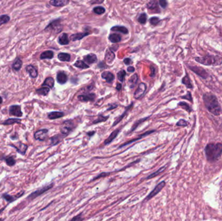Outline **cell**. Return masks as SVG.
Segmentation results:
<instances>
[{
	"label": "cell",
	"mask_w": 222,
	"mask_h": 221,
	"mask_svg": "<svg viewBox=\"0 0 222 221\" xmlns=\"http://www.w3.org/2000/svg\"><path fill=\"white\" fill-rule=\"evenodd\" d=\"M203 100L208 112L216 116L220 115L221 108L216 95L212 93H206L203 96Z\"/></svg>",
	"instance_id": "6da1fadb"
},
{
	"label": "cell",
	"mask_w": 222,
	"mask_h": 221,
	"mask_svg": "<svg viewBox=\"0 0 222 221\" xmlns=\"http://www.w3.org/2000/svg\"><path fill=\"white\" fill-rule=\"evenodd\" d=\"M205 152L207 161L209 162H216L222 154V144L220 143H208L205 147Z\"/></svg>",
	"instance_id": "7a4b0ae2"
},
{
	"label": "cell",
	"mask_w": 222,
	"mask_h": 221,
	"mask_svg": "<svg viewBox=\"0 0 222 221\" xmlns=\"http://www.w3.org/2000/svg\"><path fill=\"white\" fill-rule=\"evenodd\" d=\"M195 60L201 64L207 66H218L222 64V58L219 56L206 55L202 57H196Z\"/></svg>",
	"instance_id": "3957f363"
},
{
	"label": "cell",
	"mask_w": 222,
	"mask_h": 221,
	"mask_svg": "<svg viewBox=\"0 0 222 221\" xmlns=\"http://www.w3.org/2000/svg\"><path fill=\"white\" fill-rule=\"evenodd\" d=\"M62 25L60 24V20H57L50 23L45 29L46 31H54L55 33H59L62 31Z\"/></svg>",
	"instance_id": "277c9868"
},
{
	"label": "cell",
	"mask_w": 222,
	"mask_h": 221,
	"mask_svg": "<svg viewBox=\"0 0 222 221\" xmlns=\"http://www.w3.org/2000/svg\"><path fill=\"white\" fill-rule=\"evenodd\" d=\"M73 129L74 125L72 121H66L63 123V125L61 127V129H60V133L66 137V136H68L69 134V133L70 132L72 131Z\"/></svg>",
	"instance_id": "5b68a950"
},
{
	"label": "cell",
	"mask_w": 222,
	"mask_h": 221,
	"mask_svg": "<svg viewBox=\"0 0 222 221\" xmlns=\"http://www.w3.org/2000/svg\"><path fill=\"white\" fill-rule=\"evenodd\" d=\"M53 186V183H51V184H48V185H46L45 186L41 187V188L36 190V191L31 193V195L28 196V199H35L36 197L41 195L42 194L44 193L45 192L47 191H48L49 189L52 188Z\"/></svg>",
	"instance_id": "8992f818"
},
{
	"label": "cell",
	"mask_w": 222,
	"mask_h": 221,
	"mask_svg": "<svg viewBox=\"0 0 222 221\" xmlns=\"http://www.w3.org/2000/svg\"><path fill=\"white\" fill-rule=\"evenodd\" d=\"M165 185H166V182H164V181H162V182H160L159 184H158V185H157L155 186V187L154 189L149 194V195H148L146 197L144 200L148 201V200H149L151 199H152L153 197H154L155 196L157 195L158 193L160 192V191L163 189V187H164Z\"/></svg>",
	"instance_id": "52a82bcc"
},
{
	"label": "cell",
	"mask_w": 222,
	"mask_h": 221,
	"mask_svg": "<svg viewBox=\"0 0 222 221\" xmlns=\"http://www.w3.org/2000/svg\"><path fill=\"white\" fill-rule=\"evenodd\" d=\"M147 89V86L145 83L142 82L138 86L136 90L134 93V97L136 99H140L144 96V93H146Z\"/></svg>",
	"instance_id": "ba28073f"
},
{
	"label": "cell",
	"mask_w": 222,
	"mask_h": 221,
	"mask_svg": "<svg viewBox=\"0 0 222 221\" xmlns=\"http://www.w3.org/2000/svg\"><path fill=\"white\" fill-rule=\"evenodd\" d=\"M188 68H189L193 72L196 73V75H197L198 76H200V77L203 78L204 79H207V77H208V73L206 71H205V69H204L202 68H201V67L188 66Z\"/></svg>",
	"instance_id": "9c48e42d"
},
{
	"label": "cell",
	"mask_w": 222,
	"mask_h": 221,
	"mask_svg": "<svg viewBox=\"0 0 222 221\" xmlns=\"http://www.w3.org/2000/svg\"><path fill=\"white\" fill-rule=\"evenodd\" d=\"M10 115L14 116L18 118H20L22 116V112L21 110V106L19 105H12L9 108Z\"/></svg>",
	"instance_id": "30bf717a"
},
{
	"label": "cell",
	"mask_w": 222,
	"mask_h": 221,
	"mask_svg": "<svg viewBox=\"0 0 222 221\" xmlns=\"http://www.w3.org/2000/svg\"><path fill=\"white\" fill-rule=\"evenodd\" d=\"M48 129H41L35 133V138L38 141H44L48 136Z\"/></svg>",
	"instance_id": "8fae6325"
},
{
	"label": "cell",
	"mask_w": 222,
	"mask_h": 221,
	"mask_svg": "<svg viewBox=\"0 0 222 221\" xmlns=\"http://www.w3.org/2000/svg\"><path fill=\"white\" fill-rule=\"evenodd\" d=\"M154 132H155V130H149V131H147V132H145V133H144V134H142L140 135L139 137H138V138H136L135 139H131V140L129 141V142L124 143L123 144H122V145H121L119 147V149L122 148V147H125V146H126V145H129V144H131L132 143H133V142H136V141H137V140L141 139L142 138H144V137H146V136H148V135L151 134L153 133Z\"/></svg>",
	"instance_id": "7c38bea8"
},
{
	"label": "cell",
	"mask_w": 222,
	"mask_h": 221,
	"mask_svg": "<svg viewBox=\"0 0 222 221\" xmlns=\"http://www.w3.org/2000/svg\"><path fill=\"white\" fill-rule=\"evenodd\" d=\"M96 98V95L94 93H86V94L80 95L78 96V99L81 101H94Z\"/></svg>",
	"instance_id": "4fadbf2b"
},
{
	"label": "cell",
	"mask_w": 222,
	"mask_h": 221,
	"mask_svg": "<svg viewBox=\"0 0 222 221\" xmlns=\"http://www.w3.org/2000/svg\"><path fill=\"white\" fill-rule=\"evenodd\" d=\"M57 82L60 84H65L67 82V80H68V77H67L65 72H60L57 73Z\"/></svg>",
	"instance_id": "5bb4252c"
},
{
	"label": "cell",
	"mask_w": 222,
	"mask_h": 221,
	"mask_svg": "<svg viewBox=\"0 0 222 221\" xmlns=\"http://www.w3.org/2000/svg\"><path fill=\"white\" fill-rule=\"evenodd\" d=\"M120 129L114 130V131L110 134V135L108 137V138L105 140V142H104L105 145H108V144H109V143L112 142V141L116 138V136L118 135V134L120 132Z\"/></svg>",
	"instance_id": "9a60e30c"
},
{
	"label": "cell",
	"mask_w": 222,
	"mask_h": 221,
	"mask_svg": "<svg viewBox=\"0 0 222 221\" xmlns=\"http://www.w3.org/2000/svg\"><path fill=\"white\" fill-rule=\"evenodd\" d=\"M133 105H134V104L132 103L130 105H129L127 107L126 109V110H125V112H124L122 113V115H121V116L119 117V118H117L116 120L114 122L113 125H112V126H116V125H118V123L121 121H122V120L123 119L124 117H125L127 113V112H129V110L130 109H131V108H133Z\"/></svg>",
	"instance_id": "2e32d148"
},
{
	"label": "cell",
	"mask_w": 222,
	"mask_h": 221,
	"mask_svg": "<svg viewBox=\"0 0 222 221\" xmlns=\"http://www.w3.org/2000/svg\"><path fill=\"white\" fill-rule=\"evenodd\" d=\"M70 0H50V4L55 6H63L68 4Z\"/></svg>",
	"instance_id": "e0dca14e"
},
{
	"label": "cell",
	"mask_w": 222,
	"mask_h": 221,
	"mask_svg": "<svg viewBox=\"0 0 222 221\" xmlns=\"http://www.w3.org/2000/svg\"><path fill=\"white\" fill-rule=\"evenodd\" d=\"M102 77L106 80L107 82L110 83L112 82L114 79V75L113 73L110 72H105L102 74Z\"/></svg>",
	"instance_id": "ac0fdd59"
},
{
	"label": "cell",
	"mask_w": 222,
	"mask_h": 221,
	"mask_svg": "<svg viewBox=\"0 0 222 221\" xmlns=\"http://www.w3.org/2000/svg\"><path fill=\"white\" fill-rule=\"evenodd\" d=\"M26 71L27 72L29 73V75L31 76L32 78H36V77L38 76V72H37V69L32 65H29L27 66Z\"/></svg>",
	"instance_id": "d6986e66"
},
{
	"label": "cell",
	"mask_w": 222,
	"mask_h": 221,
	"mask_svg": "<svg viewBox=\"0 0 222 221\" xmlns=\"http://www.w3.org/2000/svg\"><path fill=\"white\" fill-rule=\"evenodd\" d=\"M84 60H85L86 63L90 64H94L96 62L97 58L96 55L93 54V53H90V54H89L84 56Z\"/></svg>",
	"instance_id": "ffe728a7"
},
{
	"label": "cell",
	"mask_w": 222,
	"mask_h": 221,
	"mask_svg": "<svg viewBox=\"0 0 222 221\" xmlns=\"http://www.w3.org/2000/svg\"><path fill=\"white\" fill-rule=\"evenodd\" d=\"M23 193H24V191H22L21 193H20L17 196H16L9 195H8V194H3V198L5 199L9 202H13V201H15L16 199H18L19 197L22 196L23 195Z\"/></svg>",
	"instance_id": "44dd1931"
},
{
	"label": "cell",
	"mask_w": 222,
	"mask_h": 221,
	"mask_svg": "<svg viewBox=\"0 0 222 221\" xmlns=\"http://www.w3.org/2000/svg\"><path fill=\"white\" fill-rule=\"evenodd\" d=\"M89 35V32H79L75 33V34L72 35L70 36V39L72 41H76V40H79L83 39L86 36H88Z\"/></svg>",
	"instance_id": "7402d4cb"
},
{
	"label": "cell",
	"mask_w": 222,
	"mask_h": 221,
	"mask_svg": "<svg viewBox=\"0 0 222 221\" xmlns=\"http://www.w3.org/2000/svg\"><path fill=\"white\" fill-rule=\"evenodd\" d=\"M65 136L61 134H58V135H55L54 136H53L52 138L50 139V141H51V145H57V144L59 143L60 142H61L62 139L65 138Z\"/></svg>",
	"instance_id": "603a6c76"
},
{
	"label": "cell",
	"mask_w": 222,
	"mask_h": 221,
	"mask_svg": "<svg viewBox=\"0 0 222 221\" xmlns=\"http://www.w3.org/2000/svg\"><path fill=\"white\" fill-rule=\"evenodd\" d=\"M59 43L60 45H68L70 43V40L68 38V35L66 33H63L59 38Z\"/></svg>",
	"instance_id": "cb8c5ba5"
},
{
	"label": "cell",
	"mask_w": 222,
	"mask_h": 221,
	"mask_svg": "<svg viewBox=\"0 0 222 221\" xmlns=\"http://www.w3.org/2000/svg\"><path fill=\"white\" fill-rule=\"evenodd\" d=\"M65 116V113L62 112H52L48 115V118L50 119H56L62 118Z\"/></svg>",
	"instance_id": "d4e9b609"
},
{
	"label": "cell",
	"mask_w": 222,
	"mask_h": 221,
	"mask_svg": "<svg viewBox=\"0 0 222 221\" xmlns=\"http://www.w3.org/2000/svg\"><path fill=\"white\" fill-rule=\"evenodd\" d=\"M138 80H139V77H138L136 74H134L132 77H131V78L129 79L128 81V84L130 88H134L136 86Z\"/></svg>",
	"instance_id": "484cf974"
},
{
	"label": "cell",
	"mask_w": 222,
	"mask_h": 221,
	"mask_svg": "<svg viewBox=\"0 0 222 221\" xmlns=\"http://www.w3.org/2000/svg\"><path fill=\"white\" fill-rule=\"evenodd\" d=\"M182 83L183 84L186 86V88H190V89L193 88V85H192V84L190 79L187 73H186V75H185L182 79Z\"/></svg>",
	"instance_id": "4316f807"
},
{
	"label": "cell",
	"mask_w": 222,
	"mask_h": 221,
	"mask_svg": "<svg viewBox=\"0 0 222 221\" xmlns=\"http://www.w3.org/2000/svg\"><path fill=\"white\" fill-rule=\"evenodd\" d=\"M111 31L114 32H119L123 33V34H127L128 33V29L123 26H114L111 28Z\"/></svg>",
	"instance_id": "83f0119b"
},
{
	"label": "cell",
	"mask_w": 222,
	"mask_h": 221,
	"mask_svg": "<svg viewBox=\"0 0 222 221\" xmlns=\"http://www.w3.org/2000/svg\"><path fill=\"white\" fill-rule=\"evenodd\" d=\"M11 146H13V145H11ZM13 147H15V148L16 149V150H17V151L22 155H25L26 151H27V149H28V145H25V144H24V143H20L19 144L18 147H16L15 146H13Z\"/></svg>",
	"instance_id": "f1b7e54d"
},
{
	"label": "cell",
	"mask_w": 222,
	"mask_h": 221,
	"mask_svg": "<svg viewBox=\"0 0 222 221\" xmlns=\"http://www.w3.org/2000/svg\"><path fill=\"white\" fill-rule=\"evenodd\" d=\"M115 58V55L113 53V51H111L110 49H108L106 52L105 54V60L109 63L112 62Z\"/></svg>",
	"instance_id": "f546056e"
},
{
	"label": "cell",
	"mask_w": 222,
	"mask_h": 221,
	"mask_svg": "<svg viewBox=\"0 0 222 221\" xmlns=\"http://www.w3.org/2000/svg\"><path fill=\"white\" fill-rule=\"evenodd\" d=\"M55 84L54 79L52 77H48L46 79L44 82L42 84V86H47L49 88H53Z\"/></svg>",
	"instance_id": "4dcf8cb0"
},
{
	"label": "cell",
	"mask_w": 222,
	"mask_h": 221,
	"mask_svg": "<svg viewBox=\"0 0 222 221\" xmlns=\"http://www.w3.org/2000/svg\"><path fill=\"white\" fill-rule=\"evenodd\" d=\"M109 40L112 43H118L121 41L122 40V37L121 36L116 34V33H113V34H110L109 36Z\"/></svg>",
	"instance_id": "1f68e13d"
},
{
	"label": "cell",
	"mask_w": 222,
	"mask_h": 221,
	"mask_svg": "<svg viewBox=\"0 0 222 221\" xmlns=\"http://www.w3.org/2000/svg\"><path fill=\"white\" fill-rule=\"evenodd\" d=\"M147 8L149 10H157V11H159L157 0H151V1H150L147 4Z\"/></svg>",
	"instance_id": "d6a6232c"
},
{
	"label": "cell",
	"mask_w": 222,
	"mask_h": 221,
	"mask_svg": "<svg viewBox=\"0 0 222 221\" xmlns=\"http://www.w3.org/2000/svg\"><path fill=\"white\" fill-rule=\"evenodd\" d=\"M53 52L52 51H46L43 52L41 55H40V59H52L53 58Z\"/></svg>",
	"instance_id": "836d02e7"
},
{
	"label": "cell",
	"mask_w": 222,
	"mask_h": 221,
	"mask_svg": "<svg viewBox=\"0 0 222 221\" xmlns=\"http://www.w3.org/2000/svg\"><path fill=\"white\" fill-rule=\"evenodd\" d=\"M58 58L62 62H69L70 60V55L66 53H60L58 55Z\"/></svg>",
	"instance_id": "e575fe53"
},
{
	"label": "cell",
	"mask_w": 222,
	"mask_h": 221,
	"mask_svg": "<svg viewBox=\"0 0 222 221\" xmlns=\"http://www.w3.org/2000/svg\"><path fill=\"white\" fill-rule=\"evenodd\" d=\"M166 167V165L165 166H163L162 167H160V168L159 169H158L156 172H155L153 173H151V175H149V176H148L147 177V178H146V179L147 180H149V179H151V178H154V177H155V176H157L158 175H159L160 173H162L164 171V170H165Z\"/></svg>",
	"instance_id": "d590c367"
},
{
	"label": "cell",
	"mask_w": 222,
	"mask_h": 221,
	"mask_svg": "<svg viewBox=\"0 0 222 221\" xmlns=\"http://www.w3.org/2000/svg\"><path fill=\"white\" fill-rule=\"evenodd\" d=\"M22 66V61L21 59L18 58H16L15 62L13 63L12 64V68L14 69L15 71H19V70L21 69Z\"/></svg>",
	"instance_id": "8d00e7d4"
},
{
	"label": "cell",
	"mask_w": 222,
	"mask_h": 221,
	"mask_svg": "<svg viewBox=\"0 0 222 221\" xmlns=\"http://www.w3.org/2000/svg\"><path fill=\"white\" fill-rule=\"evenodd\" d=\"M149 118V117H146V118H142V119H139V120H138L137 121H136L135 123H134V125H133L132 128H131V130H130V132H131L134 131V130H135V129L137 128L138 126H139L140 125H141V124H142L143 122H144V121H146L147 119H148Z\"/></svg>",
	"instance_id": "74e56055"
},
{
	"label": "cell",
	"mask_w": 222,
	"mask_h": 221,
	"mask_svg": "<svg viewBox=\"0 0 222 221\" xmlns=\"http://www.w3.org/2000/svg\"><path fill=\"white\" fill-rule=\"evenodd\" d=\"M36 93L40 95H44V96H46L48 94L49 92V88L48 87H42L41 88H39L38 90H36Z\"/></svg>",
	"instance_id": "f35d334b"
},
{
	"label": "cell",
	"mask_w": 222,
	"mask_h": 221,
	"mask_svg": "<svg viewBox=\"0 0 222 221\" xmlns=\"http://www.w3.org/2000/svg\"><path fill=\"white\" fill-rule=\"evenodd\" d=\"M74 66L80 69L89 68V66L88 64H86L84 61H83V60H77V61L74 64Z\"/></svg>",
	"instance_id": "ab89813d"
},
{
	"label": "cell",
	"mask_w": 222,
	"mask_h": 221,
	"mask_svg": "<svg viewBox=\"0 0 222 221\" xmlns=\"http://www.w3.org/2000/svg\"><path fill=\"white\" fill-rule=\"evenodd\" d=\"M22 121V120L20 119H15V118H11L6 120L3 123V125H12L15 123H20Z\"/></svg>",
	"instance_id": "60d3db41"
},
{
	"label": "cell",
	"mask_w": 222,
	"mask_h": 221,
	"mask_svg": "<svg viewBox=\"0 0 222 221\" xmlns=\"http://www.w3.org/2000/svg\"><path fill=\"white\" fill-rule=\"evenodd\" d=\"M178 106H181V108H183V109H184L188 113H190L192 111V109L191 108V107L190 106V105H188V103H186V102H180L179 104H178Z\"/></svg>",
	"instance_id": "b9f144b4"
},
{
	"label": "cell",
	"mask_w": 222,
	"mask_h": 221,
	"mask_svg": "<svg viewBox=\"0 0 222 221\" xmlns=\"http://www.w3.org/2000/svg\"><path fill=\"white\" fill-rule=\"evenodd\" d=\"M109 116H104L103 115H99L95 121H94L93 124H97L99 123L106 121L109 119Z\"/></svg>",
	"instance_id": "7bdbcfd3"
},
{
	"label": "cell",
	"mask_w": 222,
	"mask_h": 221,
	"mask_svg": "<svg viewBox=\"0 0 222 221\" xmlns=\"http://www.w3.org/2000/svg\"><path fill=\"white\" fill-rule=\"evenodd\" d=\"M93 11L96 13V14L98 15H101V14H103V13H105V8L102 7V6H96V7L94 8Z\"/></svg>",
	"instance_id": "ee69618b"
},
{
	"label": "cell",
	"mask_w": 222,
	"mask_h": 221,
	"mask_svg": "<svg viewBox=\"0 0 222 221\" xmlns=\"http://www.w3.org/2000/svg\"><path fill=\"white\" fill-rule=\"evenodd\" d=\"M10 20V17L8 15L0 16V26L7 23Z\"/></svg>",
	"instance_id": "f6af8a7d"
},
{
	"label": "cell",
	"mask_w": 222,
	"mask_h": 221,
	"mask_svg": "<svg viewBox=\"0 0 222 221\" xmlns=\"http://www.w3.org/2000/svg\"><path fill=\"white\" fill-rule=\"evenodd\" d=\"M126 75V72L125 70H121L118 73L117 76H118V79L121 82H123L124 79H125V77Z\"/></svg>",
	"instance_id": "bcb514c9"
},
{
	"label": "cell",
	"mask_w": 222,
	"mask_h": 221,
	"mask_svg": "<svg viewBox=\"0 0 222 221\" xmlns=\"http://www.w3.org/2000/svg\"><path fill=\"white\" fill-rule=\"evenodd\" d=\"M138 21L141 24H145L147 22V15L146 13H142V14H140L139 18H138Z\"/></svg>",
	"instance_id": "7dc6e473"
},
{
	"label": "cell",
	"mask_w": 222,
	"mask_h": 221,
	"mask_svg": "<svg viewBox=\"0 0 222 221\" xmlns=\"http://www.w3.org/2000/svg\"><path fill=\"white\" fill-rule=\"evenodd\" d=\"M5 162H6V163L9 166L15 165V163H16V161L15 160V159L13 158V157H12V156L7 158L5 159Z\"/></svg>",
	"instance_id": "c3c4849f"
},
{
	"label": "cell",
	"mask_w": 222,
	"mask_h": 221,
	"mask_svg": "<svg viewBox=\"0 0 222 221\" xmlns=\"http://www.w3.org/2000/svg\"><path fill=\"white\" fill-rule=\"evenodd\" d=\"M176 125L178 126L184 127V126H186L188 125V121H186L184 120V119H180L179 121L177 123Z\"/></svg>",
	"instance_id": "681fc988"
},
{
	"label": "cell",
	"mask_w": 222,
	"mask_h": 221,
	"mask_svg": "<svg viewBox=\"0 0 222 221\" xmlns=\"http://www.w3.org/2000/svg\"><path fill=\"white\" fill-rule=\"evenodd\" d=\"M149 22L151 25H157L158 23L160 22V19L157 17H153L151 18L149 20Z\"/></svg>",
	"instance_id": "f907efd6"
},
{
	"label": "cell",
	"mask_w": 222,
	"mask_h": 221,
	"mask_svg": "<svg viewBox=\"0 0 222 221\" xmlns=\"http://www.w3.org/2000/svg\"><path fill=\"white\" fill-rule=\"evenodd\" d=\"M181 99H186L188 100H190V102H193V99H192V94L190 92H188L187 94L181 96Z\"/></svg>",
	"instance_id": "816d5d0a"
},
{
	"label": "cell",
	"mask_w": 222,
	"mask_h": 221,
	"mask_svg": "<svg viewBox=\"0 0 222 221\" xmlns=\"http://www.w3.org/2000/svg\"><path fill=\"white\" fill-rule=\"evenodd\" d=\"M110 173H101V174H99V175L98 176H97L96 177H95V178H94L91 180V182H92V181H94V180H96L99 179V178H102V177H105V176H109V175H110Z\"/></svg>",
	"instance_id": "f5cc1de1"
},
{
	"label": "cell",
	"mask_w": 222,
	"mask_h": 221,
	"mask_svg": "<svg viewBox=\"0 0 222 221\" xmlns=\"http://www.w3.org/2000/svg\"><path fill=\"white\" fill-rule=\"evenodd\" d=\"M159 5L161 6V7L165 9L168 5V2L166 0H159Z\"/></svg>",
	"instance_id": "db71d44e"
},
{
	"label": "cell",
	"mask_w": 222,
	"mask_h": 221,
	"mask_svg": "<svg viewBox=\"0 0 222 221\" xmlns=\"http://www.w3.org/2000/svg\"><path fill=\"white\" fill-rule=\"evenodd\" d=\"M104 0H89L90 4H99L103 2Z\"/></svg>",
	"instance_id": "11a10c76"
},
{
	"label": "cell",
	"mask_w": 222,
	"mask_h": 221,
	"mask_svg": "<svg viewBox=\"0 0 222 221\" xmlns=\"http://www.w3.org/2000/svg\"><path fill=\"white\" fill-rule=\"evenodd\" d=\"M118 106V105L116 103H112L111 104V105H110V107L109 108L107 109V111H109V110H113V109H115L116 108H117Z\"/></svg>",
	"instance_id": "9f6ffc18"
},
{
	"label": "cell",
	"mask_w": 222,
	"mask_h": 221,
	"mask_svg": "<svg viewBox=\"0 0 222 221\" xmlns=\"http://www.w3.org/2000/svg\"><path fill=\"white\" fill-rule=\"evenodd\" d=\"M123 62H124V63H125V64L129 65L131 63V60L129 58H126L124 59Z\"/></svg>",
	"instance_id": "6f0895ef"
},
{
	"label": "cell",
	"mask_w": 222,
	"mask_h": 221,
	"mask_svg": "<svg viewBox=\"0 0 222 221\" xmlns=\"http://www.w3.org/2000/svg\"><path fill=\"white\" fill-rule=\"evenodd\" d=\"M81 214H80V215H77L75 217H73V218L72 219V220H83V219L81 218Z\"/></svg>",
	"instance_id": "680465c9"
},
{
	"label": "cell",
	"mask_w": 222,
	"mask_h": 221,
	"mask_svg": "<svg viewBox=\"0 0 222 221\" xmlns=\"http://www.w3.org/2000/svg\"><path fill=\"white\" fill-rule=\"evenodd\" d=\"M134 70H135V69H134V67L133 66H129L127 68V72H130V73H132V72H134Z\"/></svg>",
	"instance_id": "91938a15"
},
{
	"label": "cell",
	"mask_w": 222,
	"mask_h": 221,
	"mask_svg": "<svg viewBox=\"0 0 222 221\" xmlns=\"http://www.w3.org/2000/svg\"><path fill=\"white\" fill-rule=\"evenodd\" d=\"M116 88L118 91H120V90H121V89H122V84L118 83L116 84Z\"/></svg>",
	"instance_id": "94428289"
},
{
	"label": "cell",
	"mask_w": 222,
	"mask_h": 221,
	"mask_svg": "<svg viewBox=\"0 0 222 221\" xmlns=\"http://www.w3.org/2000/svg\"><path fill=\"white\" fill-rule=\"evenodd\" d=\"M151 77H153L155 75V68L152 66L151 67Z\"/></svg>",
	"instance_id": "6125c7cd"
},
{
	"label": "cell",
	"mask_w": 222,
	"mask_h": 221,
	"mask_svg": "<svg viewBox=\"0 0 222 221\" xmlns=\"http://www.w3.org/2000/svg\"><path fill=\"white\" fill-rule=\"evenodd\" d=\"M94 134H95V132H94V131H92V132H89L87 133V135L89 136H93V135Z\"/></svg>",
	"instance_id": "be15d7a7"
},
{
	"label": "cell",
	"mask_w": 222,
	"mask_h": 221,
	"mask_svg": "<svg viewBox=\"0 0 222 221\" xmlns=\"http://www.w3.org/2000/svg\"><path fill=\"white\" fill-rule=\"evenodd\" d=\"M2 102H3V99H2L1 97H0V105H1V104L2 103Z\"/></svg>",
	"instance_id": "e7e4bbea"
}]
</instances>
